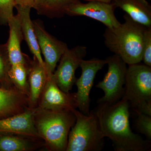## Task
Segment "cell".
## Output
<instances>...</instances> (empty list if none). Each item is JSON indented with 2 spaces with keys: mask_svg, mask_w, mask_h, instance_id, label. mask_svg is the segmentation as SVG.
Returning a JSON list of instances; mask_svg holds the SVG:
<instances>
[{
  "mask_svg": "<svg viewBox=\"0 0 151 151\" xmlns=\"http://www.w3.org/2000/svg\"><path fill=\"white\" fill-rule=\"evenodd\" d=\"M129 106L123 99L113 103H99L94 109L100 129L113 143L116 151H149L151 141L132 132Z\"/></svg>",
  "mask_w": 151,
  "mask_h": 151,
  "instance_id": "obj_1",
  "label": "cell"
},
{
  "mask_svg": "<svg viewBox=\"0 0 151 151\" xmlns=\"http://www.w3.org/2000/svg\"><path fill=\"white\" fill-rule=\"evenodd\" d=\"M124 22L113 29L106 28L103 36L105 46L128 65L142 62L144 35L147 28L127 14Z\"/></svg>",
  "mask_w": 151,
  "mask_h": 151,
  "instance_id": "obj_2",
  "label": "cell"
},
{
  "mask_svg": "<svg viewBox=\"0 0 151 151\" xmlns=\"http://www.w3.org/2000/svg\"><path fill=\"white\" fill-rule=\"evenodd\" d=\"M34 122L40 137L51 150H66L68 136L75 124L73 111H53L39 108L35 111Z\"/></svg>",
  "mask_w": 151,
  "mask_h": 151,
  "instance_id": "obj_3",
  "label": "cell"
},
{
  "mask_svg": "<svg viewBox=\"0 0 151 151\" xmlns=\"http://www.w3.org/2000/svg\"><path fill=\"white\" fill-rule=\"evenodd\" d=\"M128 65L122 99L135 113L151 116V67L140 63Z\"/></svg>",
  "mask_w": 151,
  "mask_h": 151,
  "instance_id": "obj_4",
  "label": "cell"
},
{
  "mask_svg": "<svg viewBox=\"0 0 151 151\" xmlns=\"http://www.w3.org/2000/svg\"><path fill=\"white\" fill-rule=\"evenodd\" d=\"M75 124L68 136L66 151H100L104 148L105 137L100 129L94 110L89 115L73 111Z\"/></svg>",
  "mask_w": 151,
  "mask_h": 151,
  "instance_id": "obj_5",
  "label": "cell"
},
{
  "mask_svg": "<svg viewBox=\"0 0 151 151\" xmlns=\"http://www.w3.org/2000/svg\"><path fill=\"white\" fill-rule=\"evenodd\" d=\"M108 70L103 80L96 85L103 90V97L97 103L113 104L122 99L124 94L127 72V64L118 55L114 54L105 59Z\"/></svg>",
  "mask_w": 151,
  "mask_h": 151,
  "instance_id": "obj_6",
  "label": "cell"
},
{
  "mask_svg": "<svg viewBox=\"0 0 151 151\" xmlns=\"http://www.w3.org/2000/svg\"><path fill=\"white\" fill-rule=\"evenodd\" d=\"M87 52L86 47L78 45L68 48L63 54L59 65L53 73L57 85L63 92L69 93L75 84V72Z\"/></svg>",
  "mask_w": 151,
  "mask_h": 151,
  "instance_id": "obj_7",
  "label": "cell"
},
{
  "mask_svg": "<svg viewBox=\"0 0 151 151\" xmlns=\"http://www.w3.org/2000/svg\"><path fill=\"white\" fill-rule=\"evenodd\" d=\"M105 64V59L95 58L89 60H81L80 65L81 74L76 81L77 91L75 93L78 104L77 108L84 115H88L90 113V93L94 85V78L98 71Z\"/></svg>",
  "mask_w": 151,
  "mask_h": 151,
  "instance_id": "obj_8",
  "label": "cell"
},
{
  "mask_svg": "<svg viewBox=\"0 0 151 151\" xmlns=\"http://www.w3.org/2000/svg\"><path fill=\"white\" fill-rule=\"evenodd\" d=\"M116 8L112 3L90 1L83 3L79 0L68 6L65 14L71 17H88L102 23L106 28L113 29L121 24L114 13Z\"/></svg>",
  "mask_w": 151,
  "mask_h": 151,
  "instance_id": "obj_9",
  "label": "cell"
},
{
  "mask_svg": "<svg viewBox=\"0 0 151 151\" xmlns=\"http://www.w3.org/2000/svg\"><path fill=\"white\" fill-rule=\"evenodd\" d=\"M34 28L41 52L45 58V65L47 75L53 74L58 62L68 49L67 44L51 35L45 30L39 20L33 21Z\"/></svg>",
  "mask_w": 151,
  "mask_h": 151,
  "instance_id": "obj_10",
  "label": "cell"
},
{
  "mask_svg": "<svg viewBox=\"0 0 151 151\" xmlns=\"http://www.w3.org/2000/svg\"><path fill=\"white\" fill-rule=\"evenodd\" d=\"M40 108L53 111H73L78 108L75 93H66L60 89L53 77L47 75L46 84L42 93Z\"/></svg>",
  "mask_w": 151,
  "mask_h": 151,
  "instance_id": "obj_11",
  "label": "cell"
},
{
  "mask_svg": "<svg viewBox=\"0 0 151 151\" xmlns=\"http://www.w3.org/2000/svg\"><path fill=\"white\" fill-rule=\"evenodd\" d=\"M35 111L0 119V134L13 133L33 137H40L34 122Z\"/></svg>",
  "mask_w": 151,
  "mask_h": 151,
  "instance_id": "obj_12",
  "label": "cell"
},
{
  "mask_svg": "<svg viewBox=\"0 0 151 151\" xmlns=\"http://www.w3.org/2000/svg\"><path fill=\"white\" fill-rule=\"evenodd\" d=\"M8 25L9 32V39L6 43L11 65L19 63L26 64L30 58L22 51L21 45L24 38L19 20L17 15H14L9 21Z\"/></svg>",
  "mask_w": 151,
  "mask_h": 151,
  "instance_id": "obj_13",
  "label": "cell"
},
{
  "mask_svg": "<svg viewBox=\"0 0 151 151\" xmlns=\"http://www.w3.org/2000/svg\"><path fill=\"white\" fill-rule=\"evenodd\" d=\"M17 14L19 20L24 40L25 41L30 51L36 58L41 65L45 67L44 61L41 56V52L39 46L34 28L33 21L30 18L29 7L16 6Z\"/></svg>",
  "mask_w": 151,
  "mask_h": 151,
  "instance_id": "obj_14",
  "label": "cell"
},
{
  "mask_svg": "<svg viewBox=\"0 0 151 151\" xmlns=\"http://www.w3.org/2000/svg\"><path fill=\"white\" fill-rule=\"evenodd\" d=\"M112 3L116 8L126 12L134 21L151 28V6L146 0H114Z\"/></svg>",
  "mask_w": 151,
  "mask_h": 151,
  "instance_id": "obj_15",
  "label": "cell"
},
{
  "mask_svg": "<svg viewBox=\"0 0 151 151\" xmlns=\"http://www.w3.org/2000/svg\"><path fill=\"white\" fill-rule=\"evenodd\" d=\"M29 99L33 105L37 103L44 89L47 78L45 68L41 65L34 57L29 68Z\"/></svg>",
  "mask_w": 151,
  "mask_h": 151,
  "instance_id": "obj_16",
  "label": "cell"
},
{
  "mask_svg": "<svg viewBox=\"0 0 151 151\" xmlns=\"http://www.w3.org/2000/svg\"><path fill=\"white\" fill-rule=\"evenodd\" d=\"M79 0H35L32 8L38 14L49 18H60L64 16L68 6Z\"/></svg>",
  "mask_w": 151,
  "mask_h": 151,
  "instance_id": "obj_17",
  "label": "cell"
},
{
  "mask_svg": "<svg viewBox=\"0 0 151 151\" xmlns=\"http://www.w3.org/2000/svg\"><path fill=\"white\" fill-rule=\"evenodd\" d=\"M24 94L19 90L0 87V119L14 115L19 110Z\"/></svg>",
  "mask_w": 151,
  "mask_h": 151,
  "instance_id": "obj_18",
  "label": "cell"
},
{
  "mask_svg": "<svg viewBox=\"0 0 151 151\" xmlns=\"http://www.w3.org/2000/svg\"><path fill=\"white\" fill-rule=\"evenodd\" d=\"M32 60L26 64L19 63L11 65L9 76L12 83L24 94L27 93V76Z\"/></svg>",
  "mask_w": 151,
  "mask_h": 151,
  "instance_id": "obj_19",
  "label": "cell"
},
{
  "mask_svg": "<svg viewBox=\"0 0 151 151\" xmlns=\"http://www.w3.org/2000/svg\"><path fill=\"white\" fill-rule=\"evenodd\" d=\"M32 149L27 140L10 135H0V151H25Z\"/></svg>",
  "mask_w": 151,
  "mask_h": 151,
  "instance_id": "obj_20",
  "label": "cell"
},
{
  "mask_svg": "<svg viewBox=\"0 0 151 151\" xmlns=\"http://www.w3.org/2000/svg\"><path fill=\"white\" fill-rule=\"evenodd\" d=\"M11 66L6 43L0 44V87L7 89L5 85L12 83L9 76Z\"/></svg>",
  "mask_w": 151,
  "mask_h": 151,
  "instance_id": "obj_21",
  "label": "cell"
},
{
  "mask_svg": "<svg viewBox=\"0 0 151 151\" xmlns=\"http://www.w3.org/2000/svg\"><path fill=\"white\" fill-rule=\"evenodd\" d=\"M136 126L141 134L147 137V140H151V116L144 113L137 112Z\"/></svg>",
  "mask_w": 151,
  "mask_h": 151,
  "instance_id": "obj_22",
  "label": "cell"
},
{
  "mask_svg": "<svg viewBox=\"0 0 151 151\" xmlns=\"http://www.w3.org/2000/svg\"><path fill=\"white\" fill-rule=\"evenodd\" d=\"M15 6V0H0V24H8L14 17L13 9Z\"/></svg>",
  "mask_w": 151,
  "mask_h": 151,
  "instance_id": "obj_23",
  "label": "cell"
},
{
  "mask_svg": "<svg viewBox=\"0 0 151 151\" xmlns=\"http://www.w3.org/2000/svg\"><path fill=\"white\" fill-rule=\"evenodd\" d=\"M142 61L151 67V28H147L145 32Z\"/></svg>",
  "mask_w": 151,
  "mask_h": 151,
  "instance_id": "obj_24",
  "label": "cell"
},
{
  "mask_svg": "<svg viewBox=\"0 0 151 151\" xmlns=\"http://www.w3.org/2000/svg\"><path fill=\"white\" fill-rule=\"evenodd\" d=\"M35 0H15L16 6L29 7L32 8Z\"/></svg>",
  "mask_w": 151,
  "mask_h": 151,
  "instance_id": "obj_25",
  "label": "cell"
},
{
  "mask_svg": "<svg viewBox=\"0 0 151 151\" xmlns=\"http://www.w3.org/2000/svg\"><path fill=\"white\" fill-rule=\"evenodd\" d=\"M83 1L86 2L90 1H97L102 2L111 3L114 0H83Z\"/></svg>",
  "mask_w": 151,
  "mask_h": 151,
  "instance_id": "obj_26",
  "label": "cell"
}]
</instances>
